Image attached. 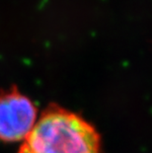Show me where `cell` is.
Listing matches in <instances>:
<instances>
[{
	"instance_id": "6da1fadb",
	"label": "cell",
	"mask_w": 152,
	"mask_h": 153,
	"mask_svg": "<svg viewBox=\"0 0 152 153\" xmlns=\"http://www.w3.org/2000/svg\"><path fill=\"white\" fill-rule=\"evenodd\" d=\"M18 153H101V138L82 117L51 105L37 120Z\"/></svg>"
},
{
	"instance_id": "7a4b0ae2",
	"label": "cell",
	"mask_w": 152,
	"mask_h": 153,
	"mask_svg": "<svg viewBox=\"0 0 152 153\" xmlns=\"http://www.w3.org/2000/svg\"><path fill=\"white\" fill-rule=\"evenodd\" d=\"M37 122L33 101L16 87L0 93V140H24Z\"/></svg>"
}]
</instances>
